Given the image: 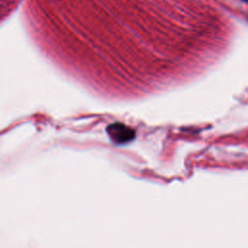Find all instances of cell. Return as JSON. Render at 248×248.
Masks as SVG:
<instances>
[{
	"mask_svg": "<svg viewBox=\"0 0 248 248\" xmlns=\"http://www.w3.org/2000/svg\"><path fill=\"white\" fill-rule=\"evenodd\" d=\"M107 133L110 140L116 144H124L132 141L136 137V132L131 127L115 122L107 127Z\"/></svg>",
	"mask_w": 248,
	"mask_h": 248,
	"instance_id": "obj_1",
	"label": "cell"
},
{
	"mask_svg": "<svg viewBox=\"0 0 248 248\" xmlns=\"http://www.w3.org/2000/svg\"><path fill=\"white\" fill-rule=\"evenodd\" d=\"M243 1H245V2H248V0H243Z\"/></svg>",
	"mask_w": 248,
	"mask_h": 248,
	"instance_id": "obj_2",
	"label": "cell"
}]
</instances>
